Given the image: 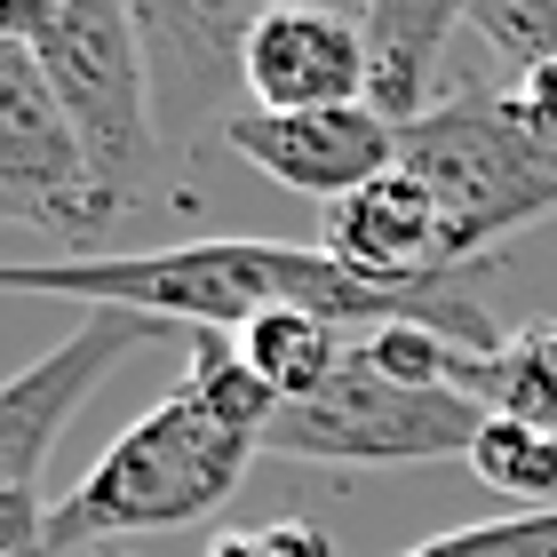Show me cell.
Masks as SVG:
<instances>
[{"label":"cell","instance_id":"obj_3","mask_svg":"<svg viewBox=\"0 0 557 557\" xmlns=\"http://www.w3.org/2000/svg\"><path fill=\"white\" fill-rule=\"evenodd\" d=\"M398 168L438 199L454 271H478L510 232L557 215V136H542L502 88L438 96L398 128Z\"/></svg>","mask_w":557,"mask_h":557},{"label":"cell","instance_id":"obj_10","mask_svg":"<svg viewBox=\"0 0 557 557\" xmlns=\"http://www.w3.org/2000/svg\"><path fill=\"white\" fill-rule=\"evenodd\" d=\"M247 112H335L374 96L367 24L350 9H278L239 57Z\"/></svg>","mask_w":557,"mask_h":557},{"label":"cell","instance_id":"obj_12","mask_svg":"<svg viewBox=\"0 0 557 557\" xmlns=\"http://www.w3.org/2000/svg\"><path fill=\"white\" fill-rule=\"evenodd\" d=\"M478 16V0H367V57H374V96L367 104L383 120H422L438 104V57L454 40V24Z\"/></svg>","mask_w":557,"mask_h":557},{"label":"cell","instance_id":"obj_7","mask_svg":"<svg viewBox=\"0 0 557 557\" xmlns=\"http://www.w3.org/2000/svg\"><path fill=\"white\" fill-rule=\"evenodd\" d=\"M278 9H350L367 16V0H128L144 72H151V120L160 144L223 136V96L239 88V57Z\"/></svg>","mask_w":557,"mask_h":557},{"label":"cell","instance_id":"obj_21","mask_svg":"<svg viewBox=\"0 0 557 557\" xmlns=\"http://www.w3.org/2000/svg\"><path fill=\"white\" fill-rule=\"evenodd\" d=\"M33 557H57V549H33Z\"/></svg>","mask_w":557,"mask_h":557},{"label":"cell","instance_id":"obj_16","mask_svg":"<svg viewBox=\"0 0 557 557\" xmlns=\"http://www.w3.org/2000/svg\"><path fill=\"white\" fill-rule=\"evenodd\" d=\"M398 557H557V502L549 510H510V518H478L454 534H430Z\"/></svg>","mask_w":557,"mask_h":557},{"label":"cell","instance_id":"obj_13","mask_svg":"<svg viewBox=\"0 0 557 557\" xmlns=\"http://www.w3.org/2000/svg\"><path fill=\"white\" fill-rule=\"evenodd\" d=\"M454 391H470L494 414H525L557 430V319L518 326L502 350H454Z\"/></svg>","mask_w":557,"mask_h":557},{"label":"cell","instance_id":"obj_1","mask_svg":"<svg viewBox=\"0 0 557 557\" xmlns=\"http://www.w3.org/2000/svg\"><path fill=\"white\" fill-rule=\"evenodd\" d=\"M478 271H446L422 287H374L343 271L311 239H184V247H128V256H81V263H0V295H72L88 311H144L184 335H239L271 311H311L335 326H430L462 350H502L510 335L470 287Z\"/></svg>","mask_w":557,"mask_h":557},{"label":"cell","instance_id":"obj_8","mask_svg":"<svg viewBox=\"0 0 557 557\" xmlns=\"http://www.w3.org/2000/svg\"><path fill=\"white\" fill-rule=\"evenodd\" d=\"M151 326L160 319L112 311L104 302V311H88L64 343H48L33 367H16L9 383H0V494H40V470H48V454H57L64 422L104 391V374L128 359Z\"/></svg>","mask_w":557,"mask_h":557},{"label":"cell","instance_id":"obj_17","mask_svg":"<svg viewBox=\"0 0 557 557\" xmlns=\"http://www.w3.org/2000/svg\"><path fill=\"white\" fill-rule=\"evenodd\" d=\"M478 33L510 72L557 64V0H478Z\"/></svg>","mask_w":557,"mask_h":557},{"label":"cell","instance_id":"obj_19","mask_svg":"<svg viewBox=\"0 0 557 557\" xmlns=\"http://www.w3.org/2000/svg\"><path fill=\"white\" fill-rule=\"evenodd\" d=\"M48 549V502L40 494H0V557Z\"/></svg>","mask_w":557,"mask_h":557},{"label":"cell","instance_id":"obj_15","mask_svg":"<svg viewBox=\"0 0 557 557\" xmlns=\"http://www.w3.org/2000/svg\"><path fill=\"white\" fill-rule=\"evenodd\" d=\"M470 478L510 494L518 510H549L557 502V430L525 422V414H486V430L470 446Z\"/></svg>","mask_w":557,"mask_h":557},{"label":"cell","instance_id":"obj_2","mask_svg":"<svg viewBox=\"0 0 557 557\" xmlns=\"http://www.w3.org/2000/svg\"><path fill=\"white\" fill-rule=\"evenodd\" d=\"M263 454V430L223 414L215 391L184 374L151 414H136L120 438L88 462V478L48 510V549L81 557L128 534H168V525H199L247 486Z\"/></svg>","mask_w":557,"mask_h":557},{"label":"cell","instance_id":"obj_5","mask_svg":"<svg viewBox=\"0 0 557 557\" xmlns=\"http://www.w3.org/2000/svg\"><path fill=\"white\" fill-rule=\"evenodd\" d=\"M33 57L57 88L64 120L81 128V151L96 160L104 191L128 208L144 191L151 160H160V120H151V72H144V40L128 0H48Z\"/></svg>","mask_w":557,"mask_h":557},{"label":"cell","instance_id":"obj_18","mask_svg":"<svg viewBox=\"0 0 557 557\" xmlns=\"http://www.w3.org/2000/svg\"><path fill=\"white\" fill-rule=\"evenodd\" d=\"M208 557H335V542L319 525L287 518V525H232V534L208 542Z\"/></svg>","mask_w":557,"mask_h":557},{"label":"cell","instance_id":"obj_11","mask_svg":"<svg viewBox=\"0 0 557 557\" xmlns=\"http://www.w3.org/2000/svg\"><path fill=\"white\" fill-rule=\"evenodd\" d=\"M319 247L335 256L343 271L374 278V287H422V278H446V223H438V199H430L407 168L374 175L367 191L335 199L319 215Z\"/></svg>","mask_w":557,"mask_h":557},{"label":"cell","instance_id":"obj_4","mask_svg":"<svg viewBox=\"0 0 557 557\" xmlns=\"http://www.w3.org/2000/svg\"><path fill=\"white\" fill-rule=\"evenodd\" d=\"M494 407H478L454 383H407L374 367L367 343H350L343 374L295 407H278L263 430L271 462H319V470H414V462H454L478 446Z\"/></svg>","mask_w":557,"mask_h":557},{"label":"cell","instance_id":"obj_20","mask_svg":"<svg viewBox=\"0 0 557 557\" xmlns=\"http://www.w3.org/2000/svg\"><path fill=\"white\" fill-rule=\"evenodd\" d=\"M81 557H136L128 542H104V549H81Z\"/></svg>","mask_w":557,"mask_h":557},{"label":"cell","instance_id":"obj_14","mask_svg":"<svg viewBox=\"0 0 557 557\" xmlns=\"http://www.w3.org/2000/svg\"><path fill=\"white\" fill-rule=\"evenodd\" d=\"M232 343H239V359L263 374V391L278 398V407L326 391L343 374V359H350V335H343L335 319H311V311H271L256 326H239Z\"/></svg>","mask_w":557,"mask_h":557},{"label":"cell","instance_id":"obj_6","mask_svg":"<svg viewBox=\"0 0 557 557\" xmlns=\"http://www.w3.org/2000/svg\"><path fill=\"white\" fill-rule=\"evenodd\" d=\"M120 215L128 208L81 151V128L64 120L40 57L0 40V223H33L57 247V263H81L88 239L112 232Z\"/></svg>","mask_w":557,"mask_h":557},{"label":"cell","instance_id":"obj_9","mask_svg":"<svg viewBox=\"0 0 557 557\" xmlns=\"http://www.w3.org/2000/svg\"><path fill=\"white\" fill-rule=\"evenodd\" d=\"M223 144L239 151L256 175H271L278 191L302 199H350L374 175L398 168V120H383L374 104H335V112H232Z\"/></svg>","mask_w":557,"mask_h":557}]
</instances>
